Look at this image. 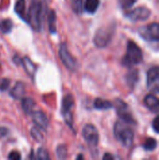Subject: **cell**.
<instances>
[{
    "instance_id": "obj_1",
    "label": "cell",
    "mask_w": 159,
    "mask_h": 160,
    "mask_svg": "<svg viewBox=\"0 0 159 160\" xmlns=\"http://www.w3.org/2000/svg\"><path fill=\"white\" fill-rule=\"evenodd\" d=\"M114 136L118 142L124 146L130 147L134 142V131L131 128V124L123 120H119L114 125Z\"/></svg>"
},
{
    "instance_id": "obj_2",
    "label": "cell",
    "mask_w": 159,
    "mask_h": 160,
    "mask_svg": "<svg viewBox=\"0 0 159 160\" xmlns=\"http://www.w3.org/2000/svg\"><path fill=\"white\" fill-rule=\"evenodd\" d=\"M143 60V53L142 49L132 40L127 41V53L122 60V65L127 68L139 65Z\"/></svg>"
},
{
    "instance_id": "obj_3",
    "label": "cell",
    "mask_w": 159,
    "mask_h": 160,
    "mask_svg": "<svg viewBox=\"0 0 159 160\" xmlns=\"http://www.w3.org/2000/svg\"><path fill=\"white\" fill-rule=\"evenodd\" d=\"M41 3L38 0H32L26 21L29 22L30 26L37 32L41 29Z\"/></svg>"
},
{
    "instance_id": "obj_4",
    "label": "cell",
    "mask_w": 159,
    "mask_h": 160,
    "mask_svg": "<svg viewBox=\"0 0 159 160\" xmlns=\"http://www.w3.org/2000/svg\"><path fill=\"white\" fill-rule=\"evenodd\" d=\"M115 32V25L111 24L107 26H103L97 30L96 33L94 42L97 48H105L112 40Z\"/></svg>"
},
{
    "instance_id": "obj_5",
    "label": "cell",
    "mask_w": 159,
    "mask_h": 160,
    "mask_svg": "<svg viewBox=\"0 0 159 160\" xmlns=\"http://www.w3.org/2000/svg\"><path fill=\"white\" fill-rule=\"evenodd\" d=\"M148 90L153 94H159V66L151 67L146 74Z\"/></svg>"
},
{
    "instance_id": "obj_6",
    "label": "cell",
    "mask_w": 159,
    "mask_h": 160,
    "mask_svg": "<svg viewBox=\"0 0 159 160\" xmlns=\"http://www.w3.org/2000/svg\"><path fill=\"white\" fill-rule=\"evenodd\" d=\"M82 136L85 140V142L88 143L91 150L97 149L98 141H99V134L97 129L93 125H85L82 129Z\"/></svg>"
},
{
    "instance_id": "obj_7",
    "label": "cell",
    "mask_w": 159,
    "mask_h": 160,
    "mask_svg": "<svg viewBox=\"0 0 159 160\" xmlns=\"http://www.w3.org/2000/svg\"><path fill=\"white\" fill-rule=\"evenodd\" d=\"M74 107V98L72 95L67 94L66 97H64L62 101V114L63 117L71 128H73V115H72V109Z\"/></svg>"
},
{
    "instance_id": "obj_8",
    "label": "cell",
    "mask_w": 159,
    "mask_h": 160,
    "mask_svg": "<svg viewBox=\"0 0 159 160\" xmlns=\"http://www.w3.org/2000/svg\"><path fill=\"white\" fill-rule=\"evenodd\" d=\"M59 57H60L61 61L63 62V64L66 66L67 68H68V69H70L72 71H75L77 69V67H78L77 60L70 53V52L68 51L67 45L66 43H62L60 45Z\"/></svg>"
},
{
    "instance_id": "obj_9",
    "label": "cell",
    "mask_w": 159,
    "mask_h": 160,
    "mask_svg": "<svg viewBox=\"0 0 159 160\" xmlns=\"http://www.w3.org/2000/svg\"><path fill=\"white\" fill-rule=\"evenodd\" d=\"M114 106L116 109V112L119 115L121 120H123L127 123H129L131 125H136V120L134 119L132 112H130L129 107L126 102H124L121 99H117L115 101Z\"/></svg>"
},
{
    "instance_id": "obj_10",
    "label": "cell",
    "mask_w": 159,
    "mask_h": 160,
    "mask_svg": "<svg viewBox=\"0 0 159 160\" xmlns=\"http://www.w3.org/2000/svg\"><path fill=\"white\" fill-rule=\"evenodd\" d=\"M140 36L147 41H159V23L153 22L143 26L139 31Z\"/></svg>"
},
{
    "instance_id": "obj_11",
    "label": "cell",
    "mask_w": 159,
    "mask_h": 160,
    "mask_svg": "<svg viewBox=\"0 0 159 160\" xmlns=\"http://www.w3.org/2000/svg\"><path fill=\"white\" fill-rule=\"evenodd\" d=\"M151 15V11L146 7H138L132 10H130L128 13H127V18L132 22H138V21H146Z\"/></svg>"
},
{
    "instance_id": "obj_12",
    "label": "cell",
    "mask_w": 159,
    "mask_h": 160,
    "mask_svg": "<svg viewBox=\"0 0 159 160\" xmlns=\"http://www.w3.org/2000/svg\"><path fill=\"white\" fill-rule=\"evenodd\" d=\"M31 116L33 119V122L35 123L36 127L41 128L42 130H45L49 126V120L46 116V114L41 111H33L31 112Z\"/></svg>"
},
{
    "instance_id": "obj_13",
    "label": "cell",
    "mask_w": 159,
    "mask_h": 160,
    "mask_svg": "<svg viewBox=\"0 0 159 160\" xmlns=\"http://www.w3.org/2000/svg\"><path fill=\"white\" fill-rule=\"evenodd\" d=\"M143 103L150 112L154 113H157L159 112V98H157L154 94L147 95L144 98Z\"/></svg>"
},
{
    "instance_id": "obj_14",
    "label": "cell",
    "mask_w": 159,
    "mask_h": 160,
    "mask_svg": "<svg viewBox=\"0 0 159 160\" xmlns=\"http://www.w3.org/2000/svg\"><path fill=\"white\" fill-rule=\"evenodd\" d=\"M22 66H23V68H24L26 73H27L31 78H33V77L35 76L36 71H37V66H36V65L31 61V59H30L29 57H27V56H25V57L22 60Z\"/></svg>"
},
{
    "instance_id": "obj_15",
    "label": "cell",
    "mask_w": 159,
    "mask_h": 160,
    "mask_svg": "<svg viewBox=\"0 0 159 160\" xmlns=\"http://www.w3.org/2000/svg\"><path fill=\"white\" fill-rule=\"evenodd\" d=\"M24 92H25L24 83L22 82H16V84L14 85V87L10 91V95L14 98H22Z\"/></svg>"
},
{
    "instance_id": "obj_16",
    "label": "cell",
    "mask_w": 159,
    "mask_h": 160,
    "mask_svg": "<svg viewBox=\"0 0 159 160\" xmlns=\"http://www.w3.org/2000/svg\"><path fill=\"white\" fill-rule=\"evenodd\" d=\"M36 106L35 101L30 98H22V107L26 114H31Z\"/></svg>"
},
{
    "instance_id": "obj_17",
    "label": "cell",
    "mask_w": 159,
    "mask_h": 160,
    "mask_svg": "<svg viewBox=\"0 0 159 160\" xmlns=\"http://www.w3.org/2000/svg\"><path fill=\"white\" fill-rule=\"evenodd\" d=\"M126 80H127V82L128 86H130L131 88H133L135 86V84L137 83V82L139 81V71H138V69H132V70H130L127 74Z\"/></svg>"
},
{
    "instance_id": "obj_18",
    "label": "cell",
    "mask_w": 159,
    "mask_h": 160,
    "mask_svg": "<svg viewBox=\"0 0 159 160\" xmlns=\"http://www.w3.org/2000/svg\"><path fill=\"white\" fill-rule=\"evenodd\" d=\"M94 106L97 110H109L113 107V104L106 99L102 98H97L94 102Z\"/></svg>"
},
{
    "instance_id": "obj_19",
    "label": "cell",
    "mask_w": 159,
    "mask_h": 160,
    "mask_svg": "<svg viewBox=\"0 0 159 160\" xmlns=\"http://www.w3.org/2000/svg\"><path fill=\"white\" fill-rule=\"evenodd\" d=\"M99 7V0H85L84 2V9L88 13H95Z\"/></svg>"
},
{
    "instance_id": "obj_20",
    "label": "cell",
    "mask_w": 159,
    "mask_h": 160,
    "mask_svg": "<svg viewBox=\"0 0 159 160\" xmlns=\"http://www.w3.org/2000/svg\"><path fill=\"white\" fill-rule=\"evenodd\" d=\"M15 12L21 17V19L25 20V1L24 0H18L15 5Z\"/></svg>"
},
{
    "instance_id": "obj_21",
    "label": "cell",
    "mask_w": 159,
    "mask_h": 160,
    "mask_svg": "<svg viewBox=\"0 0 159 160\" xmlns=\"http://www.w3.org/2000/svg\"><path fill=\"white\" fill-rule=\"evenodd\" d=\"M48 22H49V29L52 34L56 33V15L54 10H51L48 16Z\"/></svg>"
},
{
    "instance_id": "obj_22",
    "label": "cell",
    "mask_w": 159,
    "mask_h": 160,
    "mask_svg": "<svg viewBox=\"0 0 159 160\" xmlns=\"http://www.w3.org/2000/svg\"><path fill=\"white\" fill-rule=\"evenodd\" d=\"M13 27V22L9 19H5L0 22V31L3 34H7L12 30Z\"/></svg>"
},
{
    "instance_id": "obj_23",
    "label": "cell",
    "mask_w": 159,
    "mask_h": 160,
    "mask_svg": "<svg viewBox=\"0 0 159 160\" xmlns=\"http://www.w3.org/2000/svg\"><path fill=\"white\" fill-rule=\"evenodd\" d=\"M30 134H31V136H32L37 142H41L43 141L44 136H43V133H42V129H41V128H37V127H34V128H31Z\"/></svg>"
},
{
    "instance_id": "obj_24",
    "label": "cell",
    "mask_w": 159,
    "mask_h": 160,
    "mask_svg": "<svg viewBox=\"0 0 159 160\" xmlns=\"http://www.w3.org/2000/svg\"><path fill=\"white\" fill-rule=\"evenodd\" d=\"M157 141L153 138H148L145 140L144 143H143V148L144 150L148 151V152H151V151H154L156 148H157Z\"/></svg>"
},
{
    "instance_id": "obj_25",
    "label": "cell",
    "mask_w": 159,
    "mask_h": 160,
    "mask_svg": "<svg viewBox=\"0 0 159 160\" xmlns=\"http://www.w3.org/2000/svg\"><path fill=\"white\" fill-rule=\"evenodd\" d=\"M71 6L75 13L81 14L83 10V0H71Z\"/></svg>"
},
{
    "instance_id": "obj_26",
    "label": "cell",
    "mask_w": 159,
    "mask_h": 160,
    "mask_svg": "<svg viewBox=\"0 0 159 160\" xmlns=\"http://www.w3.org/2000/svg\"><path fill=\"white\" fill-rule=\"evenodd\" d=\"M67 156V148L65 145H59L57 148V157L60 159L66 158Z\"/></svg>"
},
{
    "instance_id": "obj_27",
    "label": "cell",
    "mask_w": 159,
    "mask_h": 160,
    "mask_svg": "<svg viewBox=\"0 0 159 160\" xmlns=\"http://www.w3.org/2000/svg\"><path fill=\"white\" fill-rule=\"evenodd\" d=\"M136 2L137 0H119V5L123 9H127L131 8Z\"/></svg>"
},
{
    "instance_id": "obj_28",
    "label": "cell",
    "mask_w": 159,
    "mask_h": 160,
    "mask_svg": "<svg viewBox=\"0 0 159 160\" xmlns=\"http://www.w3.org/2000/svg\"><path fill=\"white\" fill-rule=\"evenodd\" d=\"M37 158L38 159L46 160L50 158V156H49V153L47 152V150L41 147V148H39V149L37 150Z\"/></svg>"
},
{
    "instance_id": "obj_29",
    "label": "cell",
    "mask_w": 159,
    "mask_h": 160,
    "mask_svg": "<svg viewBox=\"0 0 159 160\" xmlns=\"http://www.w3.org/2000/svg\"><path fill=\"white\" fill-rule=\"evenodd\" d=\"M9 86V80L3 79L0 81V91H6Z\"/></svg>"
},
{
    "instance_id": "obj_30",
    "label": "cell",
    "mask_w": 159,
    "mask_h": 160,
    "mask_svg": "<svg viewBox=\"0 0 159 160\" xmlns=\"http://www.w3.org/2000/svg\"><path fill=\"white\" fill-rule=\"evenodd\" d=\"M152 127H153V129L156 133L159 134V115H157L154 121H153V124H152Z\"/></svg>"
},
{
    "instance_id": "obj_31",
    "label": "cell",
    "mask_w": 159,
    "mask_h": 160,
    "mask_svg": "<svg viewBox=\"0 0 159 160\" xmlns=\"http://www.w3.org/2000/svg\"><path fill=\"white\" fill-rule=\"evenodd\" d=\"M8 159L10 160H19L21 159V155L19 152L17 151H12L9 155H8Z\"/></svg>"
},
{
    "instance_id": "obj_32",
    "label": "cell",
    "mask_w": 159,
    "mask_h": 160,
    "mask_svg": "<svg viewBox=\"0 0 159 160\" xmlns=\"http://www.w3.org/2000/svg\"><path fill=\"white\" fill-rule=\"evenodd\" d=\"M7 132H8L7 128H0V138L5 137L7 134Z\"/></svg>"
},
{
    "instance_id": "obj_33",
    "label": "cell",
    "mask_w": 159,
    "mask_h": 160,
    "mask_svg": "<svg viewBox=\"0 0 159 160\" xmlns=\"http://www.w3.org/2000/svg\"><path fill=\"white\" fill-rule=\"evenodd\" d=\"M113 158V157L112 156V155H110V154H105V156L103 157V159H112Z\"/></svg>"
}]
</instances>
